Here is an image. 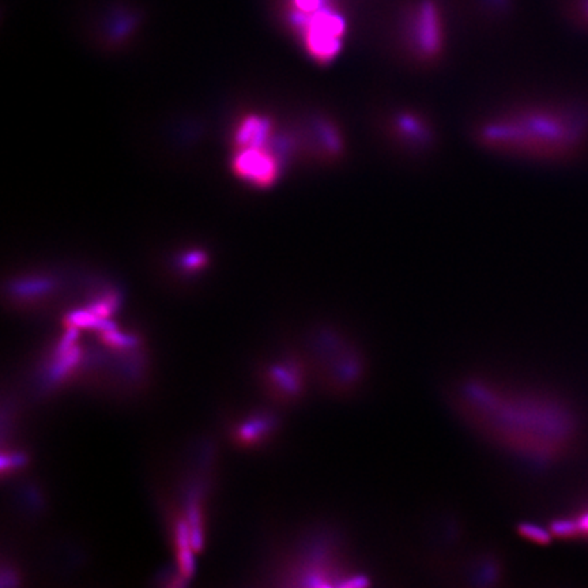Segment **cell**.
<instances>
[{"label": "cell", "mask_w": 588, "mask_h": 588, "mask_svg": "<svg viewBox=\"0 0 588 588\" xmlns=\"http://www.w3.org/2000/svg\"><path fill=\"white\" fill-rule=\"evenodd\" d=\"M462 401L474 422L494 440L519 452L548 455L568 433L564 415L551 408L512 397L482 383H470L462 390Z\"/></svg>", "instance_id": "1"}, {"label": "cell", "mask_w": 588, "mask_h": 588, "mask_svg": "<svg viewBox=\"0 0 588 588\" xmlns=\"http://www.w3.org/2000/svg\"><path fill=\"white\" fill-rule=\"evenodd\" d=\"M481 145L503 154L551 158L576 145L578 131L569 117L542 108L510 110L481 123Z\"/></svg>", "instance_id": "2"}, {"label": "cell", "mask_w": 588, "mask_h": 588, "mask_svg": "<svg viewBox=\"0 0 588 588\" xmlns=\"http://www.w3.org/2000/svg\"><path fill=\"white\" fill-rule=\"evenodd\" d=\"M289 21L305 52L319 64L340 53L347 32L345 17L330 0H289Z\"/></svg>", "instance_id": "3"}, {"label": "cell", "mask_w": 588, "mask_h": 588, "mask_svg": "<svg viewBox=\"0 0 588 588\" xmlns=\"http://www.w3.org/2000/svg\"><path fill=\"white\" fill-rule=\"evenodd\" d=\"M440 17L432 3L422 4L413 18L410 42L414 55L421 62H432L441 52L442 29Z\"/></svg>", "instance_id": "4"}, {"label": "cell", "mask_w": 588, "mask_h": 588, "mask_svg": "<svg viewBox=\"0 0 588 588\" xmlns=\"http://www.w3.org/2000/svg\"><path fill=\"white\" fill-rule=\"evenodd\" d=\"M233 166L239 176L257 185H270L279 175L278 155L267 146L240 148Z\"/></svg>", "instance_id": "5"}, {"label": "cell", "mask_w": 588, "mask_h": 588, "mask_svg": "<svg viewBox=\"0 0 588 588\" xmlns=\"http://www.w3.org/2000/svg\"><path fill=\"white\" fill-rule=\"evenodd\" d=\"M392 131L401 142L411 147L426 146L432 135L426 121L410 112H402L394 117Z\"/></svg>", "instance_id": "6"}, {"label": "cell", "mask_w": 588, "mask_h": 588, "mask_svg": "<svg viewBox=\"0 0 588 588\" xmlns=\"http://www.w3.org/2000/svg\"><path fill=\"white\" fill-rule=\"evenodd\" d=\"M273 137V124L270 120L259 116H251L241 121L236 132V144L240 148L264 147Z\"/></svg>", "instance_id": "7"}, {"label": "cell", "mask_w": 588, "mask_h": 588, "mask_svg": "<svg viewBox=\"0 0 588 588\" xmlns=\"http://www.w3.org/2000/svg\"><path fill=\"white\" fill-rule=\"evenodd\" d=\"M274 374L277 377V381H279V384L284 387V390L289 391L291 394H293V391H297L298 388V379L293 374V369L289 368H275L274 369Z\"/></svg>", "instance_id": "8"}, {"label": "cell", "mask_w": 588, "mask_h": 588, "mask_svg": "<svg viewBox=\"0 0 588 588\" xmlns=\"http://www.w3.org/2000/svg\"><path fill=\"white\" fill-rule=\"evenodd\" d=\"M521 534H524L526 537L531 538L534 542H538V544L549 542V534L546 531H544L542 528L535 527V526L523 524L521 526Z\"/></svg>", "instance_id": "9"}, {"label": "cell", "mask_w": 588, "mask_h": 588, "mask_svg": "<svg viewBox=\"0 0 588 588\" xmlns=\"http://www.w3.org/2000/svg\"><path fill=\"white\" fill-rule=\"evenodd\" d=\"M179 558H180V567H182V571H183L184 575L185 576H191L193 573V571H195V561H193L192 553L188 551V548L182 549Z\"/></svg>", "instance_id": "10"}, {"label": "cell", "mask_w": 588, "mask_h": 588, "mask_svg": "<svg viewBox=\"0 0 588 588\" xmlns=\"http://www.w3.org/2000/svg\"><path fill=\"white\" fill-rule=\"evenodd\" d=\"M104 338L116 346H130L134 343V339H131L130 336H124L121 334H119L116 330L105 331L104 332Z\"/></svg>", "instance_id": "11"}, {"label": "cell", "mask_w": 588, "mask_h": 588, "mask_svg": "<svg viewBox=\"0 0 588 588\" xmlns=\"http://www.w3.org/2000/svg\"><path fill=\"white\" fill-rule=\"evenodd\" d=\"M205 263V255L200 252H193L184 257V266L188 268H198Z\"/></svg>", "instance_id": "12"}, {"label": "cell", "mask_w": 588, "mask_h": 588, "mask_svg": "<svg viewBox=\"0 0 588 588\" xmlns=\"http://www.w3.org/2000/svg\"><path fill=\"white\" fill-rule=\"evenodd\" d=\"M576 524H578V530L580 528L583 531H588V514H585L579 521H576Z\"/></svg>", "instance_id": "13"}]
</instances>
